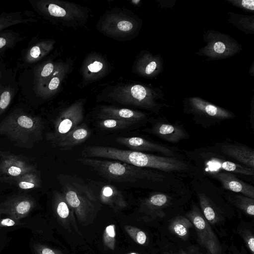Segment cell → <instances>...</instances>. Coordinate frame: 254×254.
Wrapping results in <instances>:
<instances>
[{"label":"cell","mask_w":254,"mask_h":254,"mask_svg":"<svg viewBox=\"0 0 254 254\" xmlns=\"http://www.w3.org/2000/svg\"><path fill=\"white\" fill-rule=\"evenodd\" d=\"M44 123L39 117L15 110L0 123V134L18 147L32 148L42 139Z\"/></svg>","instance_id":"6da1fadb"},{"label":"cell","mask_w":254,"mask_h":254,"mask_svg":"<svg viewBox=\"0 0 254 254\" xmlns=\"http://www.w3.org/2000/svg\"><path fill=\"white\" fill-rule=\"evenodd\" d=\"M77 161L89 166L105 179L116 182H135L140 180L163 181V174L148 168H141L114 160L82 157Z\"/></svg>","instance_id":"7a4b0ae2"},{"label":"cell","mask_w":254,"mask_h":254,"mask_svg":"<svg viewBox=\"0 0 254 254\" xmlns=\"http://www.w3.org/2000/svg\"><path fill=\"white\" fill-rule=\"evenodd\" d=\"M205 45L196 54L207 60H220L231 57L242 50V45L231 36L219 31L208 30L203 35Z\"/></svg>","instance_id":"3957f363"},{"label":"cell","mask_w":254,"mask_h":254,"mask_svg":"<svg viewBox=\"0 0 254 254\" xmlns=\"http://www.w3.org/2000/svg\"><path fill=\"white\" fill-rule=\"evenodd\" d=\"M184 109L187 113L210 121H222L235 117L231 112L198 97L185 98Z\"/></svg>","instance_id":"277c9868"},{"label":"cell","mask_w":254,"mask_h":254,"mask_svg":"<svg viewBox=\"0 0 254 254\" xmlns=\"http://www.w3.org/2000/svg\"><path fill=\"white\" fill-rule=\"evenodd\" d=\"M186 216L195 229L200 245L210 254H220L221 248L219 241L199 209L193 206Z\"/></svg>","instance_id":"5b68a950"},{"label":"cell","mask_w":254,"mask_h":254,"mask_svg":"<svg viewBox=\"0 0 254 254\" xmlns=\"http://www.w3.org/2000/svg\"><path fill=\"white\" fill-rule=\"evenodd\" d=\"M82 120L81 108L79 106L70 108L55 121L53 130L46 133L47 140L53 146L69 131L81 124Z\"/></svg>","instance_id":"8992f818"},{"label":"cell","mask_w":254,"mask_h":254,"mask_svg":"<svg viewBox=\"0 0 254 254\" xmlns=\"http://www.w3.org/2000/svg\"><path fill=\"white\" fill-rule=\"evenodd\" d=\"M37 170L35 165L19 155L0 151V176L13 178Z\"/></svg>","instance_id":"52a82bcc"},{"label":"cell","mask_w":254,"mask_h":254,"mask_svg":"<svg viewBox=\"0 0 254 254\" xmlns=\"http://www.w3.org/2000/svg\"><path fill=\"white\" fill-rule=\"evenodd\" d=\"M35 205L34 199L24 194L14 195L0 204V213L18 221L27 216Z\"/></svg>","instance_id":"ba28073f"},{"label":"cell","mask_w":254,"mask_h":254,"mask_svg":"<svg viewBox=\"0 0 254 254\" xmlns=\"http://www.w3.org/2000/svg\"><path fill=\"white\" fill-rule=\"evenodd\" d=\"M116 141L130 150L138 152H156L167 157H175V153L170 148L152 142L140 137H119L116 139Z\"/></svg>","instance_id":"9c48e42d"},{"label":"cell","mask_w":254,"mask_h":254,"mask_svg":"<svg viewBox=\"0 0 254 254\" xmlns=\"http://www.w3.org/2000/svg\"><path fill=\"white\" fill-rule=\"evenodd\" d=\"M89 189L95 196L110 204L123 205L125 203L123 196L120 190L114 185L106 182L89 181L87 184Z\"/></svg>","instance_id":"30bf717a"},{"label":"cell","mask_w":254,"mask_h":254,"mask_svg":"<svg viewBox=\"0 0 254 254\" xmlns=\"http://www.w3.org/2000/svg\"><path fill=\"white\" fill-rule=\"evenodd\" d=\"M150 130L154 135L171 143L178 142L188 137V134L182 126L164 121L156 122Z\"/></svg>","instance_id":"8fae6325"},{"label":"cell","mask_w":254,"mask_h":254,"mask_svg":"<svg viewBox=\"0 0 254 254\" xmlns=\"http://www.w3.org/2000/svg\"><path fill=\"white\" fill-rule=\"evenodd\" d=\"M212 176L221 183L224 189L254 199L253 186L245 183L233 174L222 171L213 173Z\"/></svg>","instance_id":"7c38bea8"},{"label":"cell","mask_w":254,"mask_h":254,"mask_svg":"<svg viewBox=\"0 0 254 254\" xmlns=\"http://www.w3.org/2000/svg\"><path fill=\"white\" fill-rule=\"evenodd\" d=\"M91 130L81 123L69 131L53 146L61 150H68L85 142L91 135Z\"/></svg>","instance_id":"4fadbf2b"},{"label":"cell","mask_w":254,"mask_h":254,"mask_svg":"<svg viewBox=\"0 0 254 254\" xmlns=\"http://www.w3.org/2000/svg\"><path fill=\"white\" fill-rule=\"evenodd\" d=\"M221 151L244 166L254 169V151L251 148L242 145L224 144L221 146Z\"/></svg>","instance_id":"5bb4252c"},{"label":"cell","mask_w":254,"mask_h":254,"mask_svg":"<svg viewBox=\"0 0 254 254\" xmlns=\"http://www.w3.org/2000/svg\"><path fill=\"white\" fill-rule=\"evenodd\" d=\"M205 165L206 169L209 171L210 170L211 173H213L223 170V172L235 173L247 176H253L254 175V170L252 168L216 158L208 160Z\"/></svg>","instance_id":"9a60e30c"},{"label":"cell","mask_w":254,"mask_h":254,"mask_svg":"<svg viewBox=\"0 0 254 254\" xmlns=\"http://www.w3.org/2000/svg\"><path fill=\"white\" fill-rule=\"evenodd\" d=\"M0 180L8 184L14 185L19 189L23 190L38 189L42 186V180L37 170L30 172L16 177H1Z\"/></svg>","instance_id":"2e32d148"},{"label":"cell","mask_w":254,"mask_h":254,"mask_svg":"<svg viewBox=\"0 0 254 254\" xmlns=\"http://www.w3.org/2000/svg\"><path fill=\"white\" fill-rule=\"evenodd\" d=\"M102 119L110 118L123 120L135 123L146 118V115L142 112L135 111L128 109H117L110 107L104 108Z\"/></svg>","instance_id":"e0dca14e"},{"label":"cell","mask_w":254,"mask_h":254,"mask_svg":"<svg viewBox=\"0 0 254 254\" xmlns=\"http://www.w3.org/2000/svg\"><path fill=\"white\" fill-rule=\"evenodd\" d=\"M33 13L28 11H17L0 14V31L11 26L35 22Z\"/></svg>","instance_id":"ac0fdd59"},{"label":"cell","mask_w":254,"mask_h":254,"mask_svg":"<svg viewBox=\"0 0 254 254\" xmlns=\"http://www.w3.org/2000/svg\"><path fill=\"white\" fill-rule=\"evenodd\" d=\"M171 197L168 195L160 192L151 194L145 200V203L157 216L161 218L165 216L164 209L170 203Z\"/></svg>","instance_id":"d6986e66"},{"label":"cell","mask_w":254,"mask_h":254,"mask_svg":"<svg viewBox=\"0 0 254 254\" xmlns=\"http://www.w3.org/2000/svg\"><path fill=\"white\" fill-rule=\"evenodd\" d=\"M228 21L247 34L254 33V16L228 12Z\"/></svg>","instance_id":"ffe728a7"},{"label":"cell","mask_w":254,"mask_h":254,"mask_svg":"<svg viewBox=\"0 0 254 254\" xmlns=\"http://www.w3.org/2000/svg\"><path fill=\"white\" fill-rule=\"evenodd\" d=\"M193 224L187 218L178 216L171 220L169 225L170 232L183 240H186L189 236L190 229Z\"/></svg>","instance_id":"44dd1931"},{"label":"cell","mask_w":254,"mask_h":254,"mask_svg":"<svg viewBox=\"0 0 254 254\" xmlns=\"http://www.w3.org/2000/svg\"><path fill=\"white\" fill-rule=\"evenodd\" d=\"M198 197L202 214L206 220L211 224L218 223L221 219L220 214L210 199L203 193H198Z\"/></svg>","instance_id":"7402d4cb"},{"label":"cell","mask_w":254,"mask_h":254,"mask_svg":"<svg viewBox=\"0 0 254 254\" xmlns=\"http://www.w3.org/2000/svg\"><path fill=\"white\" fill-rule=\"evenodd\" d=\"M49 47V44L45 42L32 45L26 52L24 61L28 64L37 62L46 53Z\"/></svg>","instance_id":"603a6c76"},{"label":"cell","mask_w":254,"mask_h":254,"mask_svg":"<svg viewBox=\"0 0 254 254\" xmlns=\"http://www.w3.org/2000/svg\"><path fill=\"white\" fill-rule=\"evenodd\" d=\"M135 124V123L123 120L104 118L98 122L97 126L103 129L117 130L127 128Z\"/></svg>","instance_id":"cb8c5ba5"},{"label":"cell","mask_w":254,"mask_h":254,"mask_svg":"<svg viewBox=\"0 0 254 254\" xmlns=\"http://www.w3.org/2000/svg\"><path fill=\"white\" fill-rule=\"evenodd\" d=\"M22 39L18 33L12 31L0 32V52L13 47Z\"/></svg>","instance_id":"d4e9b609"},{"label":"cell","mask_w":254,"mask_h":254,"mask_svg":"<svg viewBox=\"0 0 254 254\" xmlns=\"http://www.w3.org/2000/svg\"><path fill=\"white\" fill-rule=\"evenodd\" d=\"M54 66L51 63H48L38 67L34 71V85L37 88L42 85L54 70Z\"/></svg>","instance_id":"484cf974"},{"label":"cell","mask_w":254,"mask_h":254,"mask_svg":"<svg viewBox=\"0 0 254 254\" xmlns=\"http://www.w3.org/2000/svg\"><path fill=\"white\" fill-rule=\"evenodd\" d=\"M234 204L247 214L254 215V199L244 195H236L234 198Z\"/></svg>","instance_id":"4316f807"},{"label":"cell","mask_w":254,"mask_h":254,"mask_svg":"<svg viewBox=\"0 0 254 254\" xmlns=\"http://www.w3.org/2000/svg\"><path fill=\"white\" fill-rule=\"evenodd\" d=\"M13 94V90L10 87L3 86L0 84V116L10 105Z\"/></svg>","instance_id":"83f0119b"},{"label":"cell","mask_w":254,"mask_h":254,"mask_svg":"<svg viewBox=\"0 0 254 254\" xmlns=\"http://www.w3.org/2000/svg\"><path fill=\"white\" fill-rule=\"evenodd\" d=\"M228 2L235 7L240 8L244 10L254 12V0H226Z\"/></svg>","instance_id":"f1b7e54d"},{"label":"cell","mask_w":254,"mask_h":254,"mask_svg":"<svg viewBox=\"0 0 254 254\" xmlns=\"http://www.w3.org/2000/svg\"><path fill=\"white\" fill-rule=\"evenodd\" d=\"M245 244L251 254H254V236L253 233L249 230H242L240 233Z\"/></svg>","instance_id":"f546056e"},{"label":"cell","mask_w":254,"mask_h":254,"mask_svg":"<svg viewBox=\"0 0 254 254\" xmlns=\"http://www.w3.org/2000/svg\"><path fill=\"white\" fill-rule=\"evenodd\" d=\"M133 233L131 236L132 237L135 238V241L139 244L143 245L146 243L147 237L146 234L142 231L139 230L136 228H133Z\"/></svg>","instance_id":"4dcf8cb0"},{"label":"cell","mask_w":254,"mask_h":254,"mask_svg":"<svg viewBox=\"0 0 254 254\" xmlns=\"http://www.w3.org/2000/svg\"><path fill=\"white\" fill-rule=\"evenodd\" d=\"M118 28L123 31H127L131 29L133 27L132 24L126 20L121 21L118 23Z\"/></svg>","instance_id":"1f68e13d"},{"label":"cell","mask_w":254,"mask_h":254,"mask_svg":"<svg viewBox=\"0 0 254 254\" xmlns=\"http://www.w3.org/2000/svg\"><path fill=\"white\" fill-rule=\"evenodd\" d=\"M115 237V226L114 225H111L107 226L105 232L104 239L110 237L112 241L114 243Z\"/></svg>","instance_id":"d6a6232c"},{"label":"cell","mask_w":254,"mask_h":254,"mask_svg":"<svg viewBox=\"0 0 254 254\" xmlns=\"http://www.w3.org/2000/svg\"><path fill=\"white\" fill-rule=\"evenodd\" d=\"M17 224L16 221L10 218H2L0 217V227H11L17 225Z\"/></svg>","instance_id":"836d02e7"},{"label":"cell","mask_w":254,"mask_h":254,"mask_svg":"<svg viewBox=\"0 0 254 254\" xmlns=\"http://www.w3.org/2000/svg\"><path fill=\"white\" fill-rule=\"evenodd\" d=\"M103 67V64L99 62L95 61L89 64L88 66V69L94 72H97L100 71Z\"/></svg>","instance_id":"e575fe53"},{"label":"cell","mask_w":254,"mask_h":254,"mask_svg":"<svg viewBox=\"0 0 254 254\" xmlns=\"http://www.w3.org/2000/svg\"><path fill=\"white\" fill-rule=\"evenodd\" d=\"M180 254H196L193 252H190V251H181Z\"/></svg>","instance_id":"d590c367"},{"label":"cell","mask_w":254,"mask_h":254,"mask_svg":"<svg viewBox=\"0 0 254 254\" xmlns=\"http://www.w3.org/2000/svg\"><path fill=\"white\" fill-rule=\"evenodd\" d=\"M0 77H1V71H0Z\"/></svg>","instance_id":"8d00e7d4"},{"label":"cell","mask_w":254,"mask_h":254,"mask_svg":"<svg viewBox=\"0 0 254 254\" xmlns=\"http://www.w3.org/2000/svg\"><path fill=\"white\" fill-rule=\"evenodd\" d=\"M137 254L132 253H130V254Z\"/></svg>","instance_id":"74e56055"},{"label":"cell","mask_w":254,"mask_h":254,"mask_svg":"<svg viewBox=\"0 0 254 254\" xmlns=\"http://www.w3.org/2000/svg\"><path fill=\"white\" fill-rule=\"evenodd\" d=\"M164 254H170V253H165Z\"/></svg>","instance_id":"f35d334b"}]
</instances>
